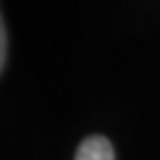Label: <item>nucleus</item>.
<instances>
[{
	"mask_svg": "<svg viewBox=\"0 0 160 160\" xmlns=\"http://www.w3.org/2000/svg\"><path fill=\"white\" fill-rule=\"evenodd\" d=\"M76 160H116L113 147L105 136H89L76 151Z\"/></svg>",
	"mask_w": 160,
	"mask_h": 160,
	"instance_id": "obj_1",
	"label": "nucleus"
},
{
	"mask_svg": "<svg viewBox=\"0 0 160 160\" xmlns=\"http://www.w3.org/2000/svg\"><path fill=\"white\" fill-rule=\"evenodd\" d=\"M7 65V27L5 22L0 25V67L5 69Z\"/></svg>",
	"mask_w": 160,
	"mask_h": 160,
	"instance_id": "obj_2",
	"label": "nucleus"
}]
</instances>
